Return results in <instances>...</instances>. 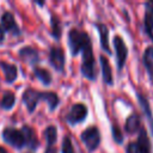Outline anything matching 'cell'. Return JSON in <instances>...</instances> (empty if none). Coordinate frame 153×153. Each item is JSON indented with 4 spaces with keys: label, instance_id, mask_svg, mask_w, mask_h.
Masks as SVG:
<instances>
[{
    "label": "cell",
    "instance_id": "obj_8",
    "mask_svg": "<svg viewBox=\"0 0 153 153\" xmlns=\"http://www.w3.org/2000/svg\"><path fill=\"white\" fill-rule=\"evenodd\" d=\"M112 43H114V48H115V53H116V65H117V69L120 72L124 67V63H126V60L128 56V48H127L123 38L120 35H116L114 37Z\"/></svg>",
    "mask_w": 153,
    "mask_h": 153
},
{
    "label": "cell",
    "instance_id": "obj_20",
    "mask_svg": "<svg viewBox=\"0 0 153 153\" xmlns=\"http://www.w3.org/2000/svg\"><path fill=\"white\" fill-rule=\"evenodd\" d=\"M143 65L151 76L153 79V47H147L143 53Z\"/></svg>",
    "mask_w": 153,
    "mask_h": 153
},
{
    "label": "cell",
    "instance_id": "obj_13",
    "mask_svg": "<svg viewBox=\"0 0 153 153\" xmlns=\"http://www.w3.org/2000/svg\"><path fill=\"white\" fill-rule=\"evenodd\" d=\"M0 68L2 69L4 74H5V80L8 84H12L13 81H16L17 76H18V68L14 63H10L6 61H0Z\"/></svg>",
    "mask_w": 153,
    "mask_h": 153
},
{
    "label": "cell",
    "instance_id": "obj_15",
    "mask_svg": "<svg viewBox=\"0 0 153 153\" xmlns=\"http://www.w3.org/2000/svg\"><path fill=\"white\" fill-rule=\"evenodd\" d=\"M32 72H33L35 76L37 78V80H38L41 84H43L44 86H49V85L51 84L53 78H51L50 72H49L47 68L36 65V66L32 67Z\"/></svg>",
    "mask_w": 153,
    "mask_h": 153
},
{
    "label": "cell",
    "instance_id": "obj_10",
    "mask_svg": "<svg viewBox=\"0 0 153 153\" xmlns=\"http://www.w3.org/2000/svg\"><path fill=\"white\" fill-rule=\"evenodd\" d=\"M18 56L22 61H24L25 63L31 65L32 67L36 66V63L39 61V53L36 48L31 47V45H24L19 49L18 51Z\"/></svg>",
    "mask_w": 153,
    "mask_h": 153
},
{
    "label": "cell",
    "instance_id": "obj_2",
    "mask_svg": "<svg viewBox=\"0 0 153 153\" xmlns=\"http://www.w3.org/2000/svg\"><path fill=\"white\" fill-rule=\"evenodd\" d=\"M67 44L72 56H76L79 53H82L86 48L92 45L91 38L86 31L72 27L67 33Z\"/></svg>",
    "mask_w": 153,
    "mask_h": 153
},
{
    "label": "cell",
    "instance_id": "obj_7",
    "mask_svg": "<svg viewBox=\"0 0 153 153\" xmlns=\"http://www.w3.org/2000/svg\"><path fill=\"white\" fill-rule=\"evenodd\" d=\"M48 60L50 66L57 71V72H63L65 71V65H66V57H65V51L61 47L53 45L49 49L48 54Z\"/></svg>",
    "mask_w": 153,
    "mask_h": 153
},
{
    "label": "cell",
    "instance_id": "obj_31",
    "mask_svg": "<svg viewBox=\"0 0 153 153\" xmlns=\"http://www.w3.org/2000/svg\"><path fill=\"white\" fill-rule=\"evenodd\" d=\"M0 153H7V151H6L2 146H0Z\"/></svg>",
    "mask_w": 153,
    "mask_h": 153
},
{
    "label": "cell",
    "instance_id": "obj_22",
    "mask_svg": "<svg viewBox=\"0 0 153 153\" xmlns=\"http://www.w3.org/2000/svg\"><path fill=\"white\" fill-rule=\"evenodd\" d=\"M137 100H139L141 108L143 109V111H145V114H146V117L149 120V123H151V127H152V130H153V116H152V111H151L148 100H147L141 93H137Z\"/></svg>",
    "mask_w": 153,
    "mask_h": 153
},
{
    "label": "cell",
    "instance_id": "obj_30",
    "mask_svg": "<svg viewBox=\"0 0 153 153\" xmlns=\"http://www.w3.org/2000/svg\"><path fill=\"white\" fill-rule=\"evenodd\" d=\"M33 4H36V5H38V6H44V5H45L44 1H33Z\"/></svg>",
    "mask_w": 153,
    "mask_h": 153
},
{
    "label": "cell",
    "instance_id": "obj_24",
    "mask_svg": "<svg viewBox=\"0 0 153 153\" xmlns=\"http://www.w3.org/2000/svg\"><path fill=\"white\" fill-rule=\"evenodd\" d=\"M61 153H75L69 135H65L63 139H62V143H61Z\"/></svg>",
    "mask_w": 153,
    "mask_h": 153
},
{
    "label": "cell",
    "instance_id": "obj_3",
    "mask_svg": "<svg viewBox=\"0 0 153 153\" xmlns=\"http://www.w3.org/2000/svg\"><path fill=\"white\" fill-rule=\"evenodd\" d=\"M1 137L6 143L17 149H22L26 146V139L22 129L14 127H6L1 131Z\"/></svg>",
    "mask_w": 153,
    "mask_h": 153
},
{
    "label": "cell",
    "instance_id": "obj_23",
    "mask_svg": "<svg viewBox=\"0 0 153 153\" xmlns=\"http://www.w3.org/2000/svg\"><path fill=\"white\" fill-rule=\"evenodd\" d=\"M143 25H145V31L147 33V36L151 38V41L153 42V14L147 12L145 13V20H143Z\"/></svg>",
    "mask_w": 153,
    "mask_h": 153
},
{
    "label": "cell",
    "instance_id": "obj_5",
    "mask_svg": "<svg viewBox=\"0 0 153 153\" xmlns=\"http://www.w3.org/2000/svg\"><path fill=\"white\" fill-rule=\"evenodd\" d=\"M80 139H81L84 146L86 147V149L91 153V152L96 151L99 147V143H100V133H99V129L96 126L87 127L80 134Z\"/></svg>",
    "mask_w": 153,
    "mask_h": 153
},
{
    "label": "cell",
    "instance_id": "obj_32",
    "mask_svg": "<svg viewBox=\"0 0 153 153\" xmlns=\"http://www.w3.org/2000/svg\"><path fill=\"white\" fill-rule=\"evenodd\" d=\"M25 153H31V152H25Z\"/></svg>",
    "mask_w": 153,
    "mask_h": 153
},
{
    "label": "cell",
    "instance_id": "obj_6",
    "mask_svg": "<svg viewBox=\"0 0 153 153\" xmlns=\"http://www.w3.org/2000/svg\"><path fill=\"white\" fill-rule=\"evenodd\" d=\"M87 114H88V109L84 103H75L71 106L69 111L66 114L65 120L69 126H75L84 122L87 117Z\"/></svg>",
    "mask_w": 153,
    "mask_h": 153
},
{
    "label": "cell",
    "instance_id": "obj_21",
    "mask_svg": "<svg viewBox=\"0 0 153 153\" xmlns=\"http://www.w3.org/2000/svg\"><path fill=\"white\" fill-rule=\"evenodd\" d=\"M44 137L47 141V147H54V143L57 139V130L55 126H48L44 129Z\"/></svg>",
    "mask_w": 153,
    "mask_h": 153
},
{
    "label": "cell",
    "instance_id": "obj_16",
    "mask_svg": "<svg viewBox=\"0 0 153 153\" xmlns=\"http://www.w3.org/2000/svg\"><path fill=\"white\" fill-rule=\"evenodd\" d=\"M50 35L54 37V39L60 41L62 36V24L61 19L57 14L50 12Z\"/></svg>",
    "mask_w": 153,
    "mask_h": 153
},
{
    "label": "cell",
    "instance_id": "obj_1",
    "mask_svg": "<svg viewBox=\"0 0 153 153\" xmlns=\"http://www.w3.org/2000/svg\"><path fill=\"white\" fill-rule=\"evenodd\" d=\"M41 100H44L48 104L50 111H54L60 104L59 94L53 91H38L32 87H26L22 93V102L25 104L29 114H32L36 110Z\"/></svg>",
    "mask_w": 153,
    "mask_h": 153
},
{
    "label": "cell",
    "instance_id": "obj_4",
    "mask_svg": "<svg viewBox=\"0 0 153 153\" xmlns=\"http://www.w3.org/2000/svg\"><path fill=\"white\" fill-rule=\"evenodd\" d=\"M80 72L84 78H86L88 80H96L97 73H96V68H94V57H93L92 45H90L81 53Z\"/></svg>",
    "mask_w": 153,
    "mask_h": 153
},
{
    "label": "cell",
    "instance_id": "obj_14",
    "mask_svg": "<svg viewBox=\"0 0 153 153\" xmlns=\"http://www.w3.org/2000/svg\"><path fill=\"white\" fill-rule=\"evenodd\" d=\"M99 62H100V68H102V76H103V81L106 85H112L114 84V79H112V71H111V66L109 60L104 56L100 55L99 56Z\"/></svg>",
    "mask_w": 153,
    "mask_h": 153
},
{
    "label": "cell",
    "instance_id": "obj_17",
    "mask_svg": "<svg viewBox=\"0 0 153 153\" xmlns=\"http://www.w3.org/2000/svg\"><path fill=\"white\" fill-rule=\"evenodd\" d=\"M124 129L128 134H135L139 131L140 128V117L137 114H131L127 120H126V124H124Z\"/></svg>",
    "mask_w": 153,
    "mask_h": 153
},
{
    "label": "cell",
    "instance_id": "obj_18",
    "mask_svg": "<svg viewBox=\"0 0 153 153\" xmlns=\"http://www.w3.org/2000/svg\"><path fill=\"white\" fill-rule=\"evenodd\" d=\"M137 143H139V153H152L151 152V142L147 135V131L145 128L140 129L139 133V139H137Z\"/></svg>",
    "mask_w": 153,
    "mask_h": 153
},
{
    "label": "cell",
    "instance_id": "obj_9",
    "mask_svg": "<svg viewBox=\"0 0 153 153\" xmlns=\"http://www.w3.org/2000/svg\"><path fill=\"white\" fill-rule=\"evenodd\" d=\"M0 23H1V27L4 29V31L13 35V36H19L20 35V27L17 24L14 16L12 12L10 11H5L1 17H0Z\"/></svg>",
    "mask_w": 153,
    "mask_h": 153
},
{
    "label": "cell",
    "instance_id": "obj_29",
    "mask_svg": "<svg viewBox=\"0 0 153 153\" xmlns=\"http://www.w3.org/2000/svg\"><path fill=\"white\" fill-rule=\"evenodd\" d=\"M44 153H57V152H56V149L54 147H47Z\"/></svg>",
    "mask_w": 153,
    "mask_h": 153
},
{
    "label": "cell",
    "instance_id": "obj_26",
    "mask_svg": "<svg viewBox=\"0 0 153 153\" xmlns=\"http://www.w3.org/2000/svg\"><path fill=\"white\" fill-rule=\"evenodd\" d=\"M139 143L137 142H129L126 147V153H139Z\"/></svg>",
    "mask_w": 153,
    "mask_h": 153
},
{
    "label": "cell",
    "instance_id": "obj_19",
    "mask_svg": "<svg viewBox=\"0 0 153 153\" xmlns=\"http://www.w3.org/2000/svg\"><path fill=\"white\" fill-rule=\"evenodd\" d=\"M16 103V96L12 91H5L0 100V108L2 110H11Z\"/></svg>",
    "mask_w": 153,
    "mask_h": 153
},
{
    "label": "cell",
    "instance_id": "obj_25",
    "mask_svg": "<svg viewBox=\"0 0 153 153\" xmlns=\"http://www.w3.org/2000/svg\"><path fill=\"white\" fill-rule=\"evenodd\" d=\"M111 133H112V139L115 140V142L122 143V141H123V134H122L120 127H117L116 124H112L111 126Z\"/></svg>",
    "mask_w": 153,
    "mask_h": 153
},
{
    "label": "cell",
    "instance_id": "obj_28",
    "mask_svg": "<svg viewBox=\"0 0 153 153\" xmlns=\"http://www.w3.org/2000/svg\"><path fill=\"white\" fill-rule=\"evenodd\" d=\"M4 39H5V31H4V29L0 26V43H2Z\"/></svg>",
    "mask_w": 153,
    "mask_h": 153
},
{
    "label": "cell",
    "instance_id": "obj_11",
    "mask_svg": "<svg viewBox=\"0 0 153 153\" xmlns=\"http://www.w3.org/2000/svg\"><path fill=\"white\" fill-rule=\"evenodd\" d=\"M98 33H99V42H100V48L109 55H111V49L109 45V29L105 24L103 23H96L94 24Z\"/></svg>",
    "mask_w": 153,
    "mask_h": 153
},
{
    "label": "cell",
    "instance_id": "obj_27",
    "mask_svg": "<svg viewBox=\"0 0 153 153\" xmlns=\"http://www.w3.org/2000/svg\"><path fill=\"white\" fill-rule=\"evenodd\" d=\"M146 11L153 14V1H148L146 4Z\"/></svg>",
    "mask_w": 153,
    "mask_h": 153
},
{
    "label": "cell",
    "instance_id": "obj_12",
    "mask_svg": "<svg viewBox=\"0 0 153 153\" xmlns=\"http://www.w3.org/2000/svg\"><path fill=\"white\" fill-rule=\"evenodd\" d=\"M20 129L23 130V133H24V135H25L26 146H27L31 151L38 149V147H39V141H38V139H37V136H36L35 130H33L30 126H27V124H23V127H22Z\"/></svg>",
    "mask_w": 153,
    "mask_h": 153
}]
</instances>
